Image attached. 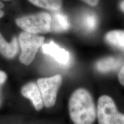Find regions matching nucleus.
Returning a JSON list of instances; mask_svg holds the SVG:
<instances>
[{"label": "nucleus", "instance_id": "nucleus-1", "mask_svg": "<svg viewBox=\"0 0 124 124\" xmlns=\"http://www.w3.org/2000/svg\"><path fill=\"white\" fill-rule=\"evenodd\" d=\"M70 116L74 124H93L97 110L91 94L85 89L74 91L69 103Z\"/></svg>", "mask_w": 124, "mask_h": 124}, {"label": "nucleus", "instance_id": "nucleus-2", "mask_svg": "<svg viewBox=\"0 0 124 124\" xmlns=\"http://www.w3.org/2000/svg\"><path fill=\"white\" fill-rule=\"evenodd\" d=\"M16 23L25 32L36 35L46 34L51 31L52 17L49 13L41 12L17 18Z\"/></svg>", "mask_w": 124, "mask_h": 124}, {"label": "nucleus", "instance_id": "nucleus-3", "mask_svg": "<svg viewBox=\"0 0 124 124\" xmlns=\"http://www.w3.org/2000/svg\"><path fill=\"white\" fill-rule=\"evenodd\" d=\"M97 117L99 124H124V114L118 111L114 101L108 95L99 98Z\"/></svg>", "mask_w": 124, "mask_h": 124}, {"label": "nucleus", "instance_id": "nucleus-4", "mask_svg": "<svg viewBox=\"0 0 124 124\" xmlns=\"http://www.w3.org/2000/svg\"><path fill=\"white\" fill-rule=\"evenodd\" d=\"M44 38L36 34L23 32L19 35V43L21 49L20 61L29 65L32 63L40 47L43 45Z\"/></svg>", "mask_w": 124, "mask_h": 124}, {"label": "nucleus", "instance_id": "nucleus-5", "mask_svg": "<svg viewBox=\"0 0 124 124\" xmlns=\"http://www.w3.org/2000/svg\"><path fill=\"white\" fill-rule=\"evenodd\" d=\"M62 80V76L59 74L38 80L37 83L42 96L43 103L46 108H50L55 105Z\"/></svg>", "mask_w": 124, "mask_h": 124}, {"label": "nucleus", "instance_id": "nucleus-6", "mask_svg": "<svg viewBox=\"0 0 124 124\" xmlns=\"http://www.w3.org/2000/svg\"><path fill=\"white\" fill-rule=\"evenodd\" d=\"M42 49L44 54L53 57L60 64H67L69 63L70 58L69 52L64 49L60 48L52 41L48 44H43Z\"/></svg>", "mask_w": 124, "mask_h": 124}, {"label": "nucleus", "instance_id": "nucleus-7", "mask_svg": "<svg viewBox=\"0 0 124 124\" xmlns=\"http://www.w3.org/2000/svg\"><path fill=\"white\" fill-rule=\"evenodd\" d=\"M21 93L25 98L29 99L37 110L43 108V101L39 87L34 83H29L23 87Z\"/></svg>", "mask_w": 124, "mask_h": 124}, {"label": "nucleus", "instance_id": "nucleus-8", "mask_svg": "<svg viewBox=\"0 0 124 124\" xmlns=\"http://www.w3.org/2000/svg\"><path fill=\"white\" fill-rule=\"evenodd\" d=\"M123 59L114 56H108L101 59L95 64L96 69L100 72L106 73L117 70L123 65Z\"/></svg>", "mask_w": 124, "mask_h": 124}, {"label": "nucleus", "instance_id": "nucleus-9", "mask_svg": "<svg viewBox=\"0 0 124 124\" xmlns=\"http://www.w3.org/2000/svg\"><path fill=\"white\" fill-rule=\"evenodd\" d=\"M18 43L16 37H14L10 43H7L0 33V53L7 58H14L18 52Z\"/></svg>", "mask_w": 124, "mask_h": 124}, {"label": "nucleus", "instance_id": "nucleus-10", "mask_svg": "<svg viewBox=\"0 0 124 124\" xmlns=\"http://www.w3.org/2000/svg\"><path fill=\"white\" fill-rule=\"evenodd\" d=\"M105 39L110 45L124 51V31H110L105 36Z\"/></svg>", "mask_w": 124, "mask_h": 124}, {"label": "nucleus", "instance_id": "nucleus-11", "mask_svg": "<svg viewBox=\"0 0 124 124\" xmlns=\"http://www.w3.org/2000/svg\"><path fill=\"white\" fill-rule=\"evenodd\" d=\"M69 27V20L64 14L59 12L54 14L51 23V29L52 30L55 32H63L67 30Z\"/></svg>", "mask_w": 124, "mask_h": 124}, {"label": "nucleus", "instance_id": "nucleus-12", "mask_svg": "<svg viewBox=\"0 0 124 124\" xmlns=\"http://www.w3.org/2000/svg\"><path fill=\"white\" fill-rule=\"evenodd\" d=\"M36 7L43 8L48 10L58 11L61 8L62 0H28Z\"/></svg>", "mask_w": 124, "mask_h": 124}, {"label": "nucleus", "instance_id": "nucleus-13", "mask_svg": "<svg viewBox=\"0 0 124 124\" xmlns=\"http://www.w3.org/2000/svg\"><path fill=\"white\" fill-rule=\"evenodd\" d=\"M98 20L95 14L87 13L83 16L82 18V25L83 27L87 31H92L96 28L97 26Z\"/></svg>", "mask_w": 124, "mask_h": 124}, {"label": "nucleus", "instance_id": "nucleus-14", "mask_svg": "<svg viewBox=\"0 0 124 124\" xmlns=\"http://www.w3.org/2000/svg\"><path fill=\"white\" fill-rule=\"evenodd\" d=\"M118 78V80L120 83L122 85L124 86V64L122 66L120 72H119Z\"/></svg>", "mask_w": 124, "mask_h": 124}, {"label": "nucleus", "instance_id": "nucleus-15", "mask_svg": "<svg viewBox=\"0 0 124 124\" xmlns=\"http://www.w3.org/2000/svg\"><path fill=\"white\" fill-rule=\"evenodd\" d=\"M7 79V75L4 71H0V87Z\"/></svg>", "mask_w": 124, "mask_h": 124}, {"label": "nucleus", "instance_id": "nucleus-16", "mask_svg": "<svg viewBox=\"0 0 124 124\" xmlns=\"http://www.w3.org/2000/svg\"><path fill=\"white\" fill-rule=\"evenodd\" d=\"M81 1L93 7L97 5L99 2V0H81Z\"/></svg>", "mask_w": 124, "mask_h": 124}, {"label": "nucleus", "instance_id": "nucleus-17", "mask_svg": "<svg viewBox=\"0 0 124 124\" xmlns=\"http://www.w3.org/2000/svg\"><path fill=\"white\" fill-rule=\"evenodd\" d=\"M4 7V4H3L2 2H1V1H0V9L3 8ZM4 15V12L2 11V10H0V18L2 17Z\"/></svg>", "mask_w": 124, "mask_h": 124}, {"label": "nucleus", "instance_id": "nucleus-18", "mask_svg": "<svg viewBox=\"0 0 124 124\" xmlns=\"http://www.w3.org/2000/svg\"><path fill=\"white\" fill-rule=\"evenodd\" d=\"M120 8L124 12V0L122 1L120 4Z\"/></svg>", "mask_w": 124, "mask_h": 124}, {"label": "nucleus", "instance_id": "nucleus-19", "mask_svg": "<svg viewBox=\"0 0 124 124\" xmlns=\"http://www.w3.org/2000/svg\"><path fill=\"white\" fill-rule=\"evenodd\" d=\"M4 1H9V0H4Z\"/></svg>", "mask_w": 124, "mask_h": 124}]
</instances>
